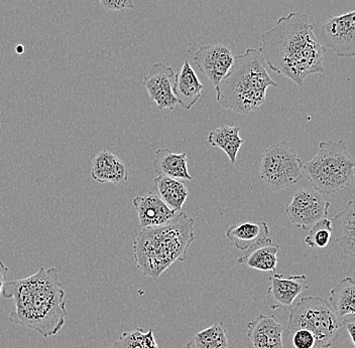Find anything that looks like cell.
<instances>
[{
  "label": "cell",
  "instance_id": "6da1fadb",
  "mask_svg": "<svg viewBox=\"0 0 355 348\" xmlns=\"http://www.w3.org/2000/svg\"><path fill=\"white\" fill-rule=\"evenodd\" d=\"M266 66L302 87L306 77L324 73L325 46L317 39L309 15L291 12L261 35L259 48Z\"/></svg>",
  "mask_w": 355,
  "mask_h": 348
},
{
  "label": "cell",
  "instance_id": "7a4b0ae2",
  "mask_svg": "<svg viewBox=\"0 0 355 348\" xmlns=\"http://www.w3.org/2000/svg\"><path fill=\"white\" fill-rule=\"evenodd\" d=\"M4 298L13 299L10 322L30 328L44 338L54 336L66 322L65 291L55 268L42 267L35 274L4 284Z\"/></svg>",
  "mask_w": 355,
  "mask_h": 348
},
{
  "label": "cell",
  "instance_id": "3957f363",
  "mask_svg": "<svg viewBox=\"0 0 355 348\" xmlns=\"http://www.w3.org/2000/svg\"><path fill=\"white\" fill-rule=\"evenodd\" d=\"M194 226V219L180 212L165 225L146 228L137 235L133 252L137 267L144 276L157 280L173 264L187 259L195 241Z\"/></svg>",
  "mask_w": 355,
  "mask_h": 348
},
{
  "label": "cell",
  "instance_id": "277c9868",
  "mask_svg": "<svg viewBox=\"0 0 355 348\" xmlns=\"http://www.w3.org/2000/svg\"><path fill=\"white\" fill-rule=\"evenodd\" d=\"M279 87L266 70L265 59L257 48L235 55L234 63L216 90V101L223 108L248 115L266 103V91Z\"/></svg>",
  "mask_w": 355,
  "mask_h": 348
},
{
  "label": "cell",
  "instance_id": "5b68a950",
  "mask_svg": "<svg viewBox=\"0 0 355 348\" xmlns=\"http://www.w3.org/2000/svg\"><path fill=\"white\" fill-rule=\"evenodd\" d=\"M355 161L344 140L322 141L318 153L304 165V174L321 194H335L352 185Z\"/></svg>",
  "mask_w": 355,
  "mask_h": 348
},
{
  "label": "cell",
  "instance_id": "8992f818",
  "mask_svg": "<svg viewBox=\"0 0 355 348\" xmlns=\"http://www.w3.org/2000/svg\"><path fill=\"white\" fill-rule=\"evenodd\" d=\"M287 328L288 331L309 330L316 338L315 348H330L343 329L339 319L326 299L318 296L302 297L290 308Z\"/></svg>",
  "mask_w": 355,
  "mask_h": 348
},
{
  "label": "cell",
  "instance_id": "52a82bcc",
  "mask_svg": "<svg viewBox=\"0 0 355 348\" xmlns=\"http://www.w3.org/2000/svg\"><path fill=\"white\" fill-rule=\"evenodd\" d=\"M259 176L272 192L287 190L304 176V164L286 142L268 147L261 156Z\"/></svg>",
  "mask_w": 355,
  "mask_h": 348
},
{
  "label": "cell",
  "instance_id": "ba28073f",
  "mask_svg": "<svg viewBox=\"0 0 355 348\" xmlns=\"http://www.w3.org/2000/svg\"><path fill=\"white\" fill-rule=\"evenodd\" d=\"M330 203L314 188H301L293 196L286 212L292 225L309 230L314 223L327 218Z\"/></svg>",
  "mask_w": 355,
  "mask_h": 348
},
{
  "label": "cell",
  "instance_id": "9c48e42d",
  "mask_svg": "<svg viewBox=\"0 0 355 348\" xmlns=\"http://www.w3.org/2000/svg\"><path fill=\"white\" fill-rule=\"evenodd\" d=\"M320 37L324 46L331 48L339 57L355 55V11L331 17L322 26Z\"/></svg>",
  "mask_w": 355,
  "mask_h": 348
},
{
  "label": "cell",
  "instance_id": "30bf717a",
  "mask_svg": "<svg viewBox=\"0 0 355 348\" xmlns=\"http://www.w3.org/2000/svg\"><path fill=\"white\" fill-rule=\"evenodd\" d=\"M193 59L202 74L216 88L232 68L234 55L224 44H205L200 46Z\"/></svg>",
  "mask_w": 355,
  "mask_h": 348
},
{
  "label": "cell",
  "instance_id": "8fae6325",
  "mask_svg": "<svg viewBox=\"0 0 355 348\" xmlns=\"http://www.w3.org/2000/svg\"><path fill=\"white\" fill-rule=\"evenodd\" d=\"M174 80V70L162 62L155 63L144 77L143 84L150 101L155 102L159 110L173 111L178 105V100L173 92Z\"/></svg>",
  "mask_w": 355,
  "mask_h": 348
},
{
  "label": "cell",
  "instance_id": "7c38bea8",
  "mask_svg": "<svg viewBox=\"0 0 355 348\" xmlns=\"http://www.w3.org/2000/svg\"><path fill=\"white\" fill-rule=\"evenodd\" d=\"M307 288V276L305 275L286 277L274 274L270 278V287L266 291V303L272 310L288 309L294 304L297 297Z\"/></svg>",
  "mask_w": 355,
  "mask_h": 348
},
{
  "label": "cell",
  "instance_id": "4fadbf2b",
  "mask_svg": "<svg viewBox=\"0 0 355 348\" xmlns=\"http://www.w3.org/2000/svg\"><path fill=\"white\" fill-rule=\"evenodd\" d=\"M225 236L241 252L248 253L257 248L274 244L270 238V229L266 221H245L237 226H232L226 230Z\"/></svg>",
  "mask_w": 355,
  "mask_h": 348
},
{
  "label": "cell",
  "instance_id": "5bb4252c",
  "mask_svg": "<svg viewBox=\"0 0 355 348\" xmlns=\"http://www.w3.org/2000/svg\"><path fill=\"white\" fill-rule=\"evenodd\" d=\"M283 325L272 314H259L248 324L254 348H284Z\"/></svg>",
  "mask_w": 355,
  "mask_h": 348
},
{
  "label": "cell",
  "instance_id": "9a60e30c",
  "mask_svg": "<svg viewBox=\"0 0 355 348\" xmlns=\"http://www.w3.org/2000/svg\"><path fill=\"white\" fill-rule=\"evenodd\" d=\"M132 203L143 229L165 225L179 214L171 210L155 192L135 197Z\"/></svg>",
  "mask_w": 355,
  "mask_h": 348
},
{
  "label": "cell",
  "instance_id": "2e32d148",
  "mask_svg": "<svg viewBox=\"0 0 355 348\" xmlns=\"http://www.w3.org/2000/svg\"><path fill=\"white\" fill-rule=\"evenodd\" d=\"M91 177L99 183L121 185L128 181V167L112 152L101 150L92 159Z\"/></svg>",
  "mask_w": 355,
  "mask_h": 348
},
{
  "label": "cell",
  "instance_id": "e0dca14e",
  "mask_svg": "<svg viewBox=\"0 0 355 348\" xmlns=\"http://www.w3.org/2000/svg\"><path fill=\"white\" fill-rule=\"evenodd\" d=\"M204 85L200 82L194 68L186 59L181 70L175 76L173 92L178 100V104L184 110H191L201 98Z\"/></svg>",
  "mask_w": 355,
  "mask_h": 348
},
{
  "label": "cell",
  "instance_id": "ac0fdd59",
  "mask_svg": "<svg viewBox=\"0 0 355 348\" xmlns=\"http://www.w3.org/2000/svg\"><path fill=\"white\" fill-rule=\"evenodd\" d=\"M333 236L348 256L355 257V203L349 201L346 208L331 219Z\"/></svg>",
  "mask_w": 355,
  "mask_h": 348
},
{
  "label": "cell",
  "instance_id": "d6986e66",
  "mask_svg": "<svg viewBox=\"0 0 355 348\" xmlns=\"http://www.w3.org/2000/svg\"><path fill=\"white\" fill-rule=\"evenodd\" d=\"M153 166L155 174L178 181H193L189 174L187 153H173L168 148H159L155 153Z\"/></svg>",
  "mask_w": 355,
  "mask_h": 348
},
{
  "label": "cell",
  "instance_id": "ffe728a7",
  "mask_svg": "<svg viewBox=\"0 0 355 348\" xmlns=\"http://www.w3.org/2000/svg\"><path fill=\"white\" fill-rule=\"evenodd\" d=\"M155 192L171 210L180 212L188 199V190L182 181L157 175L155 179Z\"/></svg>",
  "mask_w": 355,
  "mask_h": 348
},
{
  "label": "cell",
  "instance_id": "44dd1931",
  "mask_svg": "<svg viewBox=\"0 0 355 348\" xmlns=\"http://www.w3.org/2000/svg\"><path fill=\"white\" fill-rule=\"evenodd\" d=\"M239 126L222 125L217 129L210 131L207 140L210 145L219 148L227 155L230 163H236L237 153L243 145L244 140L239 136Z\"/></svg>",
  "mask_w": 355,
  "mask_h": 348
},
{
  "label": "cell",
  "instance_id": "7402d4cb",
  "mask_svg": "<svg viewBox=\"0 0 355 348\" xmlns=\"http://www.w3.org/2000/svg\"><path fill=\"white\" fill-rule=\"evenodd\" d=\"M333 311L339 319L355 314V282L352 277L343 278L330 291L329 301Z\"/></svg>",
  "mask_w": 355,
  "mask_h": 348
},
{
  "label": "cell",
  "instance_id": "603a6c76",
  "mask_svg": "<svg viewBox=\"0 0 355 348\" xmlns=\"http://www.w3.org/2000/svg\"><path fill=\"white\" fill-rule=\"evenodd\" d=\"M279 249V246L275 244L257 248L237 259V264L248 266L257 271L275 272L279 262L277 259Z\"/></svg>",
  "mask_w": 355,
  "mask_h": 348
},
{
  "label": "cell",
  "instance_id": "cb8c5ba5",
  "mask_svg": "<svg viewBox=\"0 0 355 348\" xmlns=\"http://www.w3.org/2000/svg\"><path fill=\"white\" fill-rule=\"evenodd\" d=\"M227 331L223 323L216 322L195 334L186 348H227Z\"/></svg>",
  "mask_w": 355,
  "mask_h": 348
},
{
  "label": "cell",
  "instance_id": "d4e9b609",
  "mask_svg": "<svg viewBox=\"0 0 355 348\" xmlns=\"http://www.w3.org/2000/svg\"><path fill=\"white\" fill-rule=\"evenodd\" d=\"M108 348H159L155 340L154 331H144L141 328H135L123 332L119 338Z\"/></svg>",
  "mask_w": 355,
  "mask_h": 348
},
{
  "label": "cell",
  "instance_id": "484cf974",
  "mask_svg": "<svg viewBox=\"0 0 355 348\" xmlns=\"http://www.w3.org/2000/svg\"><path fill=\"white\" fill-rule=\"evenodd\" d=\"M333 229L331 221L327 218L322 219L311 227L309 234L305 238L308 247L324 249L331 243Z\"/></svg>",
  "mask_w": 355,
  "mask_h": 348
},
{
  "label": "cell",
  "instance_id": "4316f807",
  "mask_svg": "<svg viewBox=\"0 0 355 348\" xmlns=\"http://www.w3.org/2000/svg\"><path fill=\"white\" fill-rule=\"evenodd\" d=\"M292 342L295 348H315L316 338L309 330L298 329L293 332Z\"/></svg>",
  "mask_w": 355,
  "mask_h": 348
},
{
  "label": "cell",
  "instance_id": "83f0119b",
  "mask_svg": "<svg viewBox=\"0 0 355 348\" xmlns=\"http://www.w3.org/2000/svg\"><path fill=\"white\" fill-rule=\"evenodd\" d=\"M100 6L106 11L112 12H124L135 10V0H98Z\"/></svg>",
  "mask_w": 355,
  "mask_h": 348
},
{
  "label": "cell",
  "instance_id": "f1b7e54d",
  "mask_svg": "<svg viewBox=\"0 0 355 348\" xmlns=\"http://www.w3.org/2000/svg\"><path fill=\"white\" fill-rule=\"evenodd\" d=\"M343 327L347 330L348 334H349L350 339H352V345H355L354 339V329H355V321L354 318L352 319H343Z\"/></svg>",
  "mask_w": 355,
  "mask_h": 348
},
{
  "label": "cell",
  "instance_id": "f546056e",
  "mask_svg": "<svg viewBox=\"0 0 355 348\" xmlns=\"http://www.w3.org/2000/svg\"><path fill=\"white\" fill-rule=\"evenodd\" d=\"M8 268L4 265L3 262L0 261V297L3 291L4 284L6 283V274H8Z\"/></svg>",
  "mask_w": 355,
  "mask_h": 348
},
{
  "label": "cell",
  "instance_id": "4dcf8cb0",
  "mask_svg": "<svg viewBox=\"0 0 355 348\" xmlns=\"http://www.w3.org/2000/svg\"><path fill=\"white\" fill-rule=\"evenodd\" d=\"M24 46H21V44H19V46H17V54L21 55L22 53H24Z\"/></svg>",
  "mask_w": 355,
  "mask_h": 348
}]
</instances>
